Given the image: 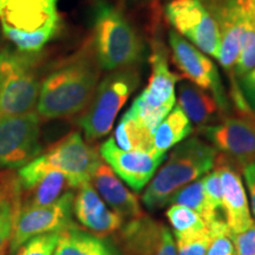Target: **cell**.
<instances>
[{
	"label": "cell",
	"instance_id": "6da1fadb",
	"mask_svg": "<svg viewBox=\"0 0 255 255\" xmlns=\"http://www.w3.org/2000/svg\"><path fill=\"white\" fill-rule=\"evenodd\" d=\"M101 69L94 46L89 43L44 79L36 113L45 120L64 119L81 113L97 88Z\"/></svg>",
	"mask_w": 255,
	"mask_h": 255
},
{
	"label": "cell",
	"instance_id": "7a4b0ae2",
	"mask_svg": "<svg viewBox=\"0 0 255 255\" xmlns=\"http://www.w3.org/2000/svg\"><path fill=\"white\" fill-rule=\"evenodd\" d=\"M218 151L199 137L184 139L171 151L164 164L146 186L142 202L149 210H157L169 205L170 197L209 173L215 165Z\"/></svg>",
	"mask_w": 255,
	"mask_h": 255
},
{
	"label": "cell",
	"instance_id": "3957f363",
	"mask_svg": "<svg viewBox=\"0 0 255 255\" xmlns=\"http://www.w3.org/2000/svg\"><path fill=\"white\" fill-rule=\"evenodd\" d=\"M94 46L101 68L108 71L138 66L144 44L129 19L108 2H98L94 13Z\"/></svg>",
	"mask_w": 255,
	"mask_h": 255
},
{
	"label": "cell",
	"instance_id": "277c9868",
	"mask_svg": "<svg viewBox=\"0 0 255 255\" xmlns=\"http://www.w3.org/2000/svg\"><path fill=\"white\" fill-rule=\"evenodd\" d=\"M101 161L100 154L85 143L81 133L71 132L19 169L18 177L23 191H27L49 169H56L65 175L70 188L78 189L91 182L95 168Z\"/></svg>",
	"mask_w": 255,
	"mask_h": 255
},
{
	"label": "cell",
	"instance_id": "5b68a950",
	"mask_svg": "<svg viewBox=\"0 0 255 255\" xmlns=\"http://www.w3.org/2000/svg\"><path fill=\"white\" fill-rule=\"evenodd\" d=\"M0 20L19 50L36 53L58 31L57 0H0Z\"/></svg>",
	"mask_w": 255,
	"mask_h": 255
},
{
	"label": "cell",
	"instance_id": "8992f818",
	"mask_svg": "<svg viewBox=\"0 0 255 255\" xmlns=\"http://www.w3.org/2000/svg\"><path fill=\"white\" fill-rule=\"evenodd\" d=\"M141 81L138 66L110 71L97 85L78 123L89 142L111 131L117 115Z\"/></svg>",
	"mask_w": 255,
	"mask_h": 255
},
{
	"label": "cell",
	"instance_id": "52a82bcc",
	"mask_svg": "<svg viewBox=\"0 0 255 255\" xmlns=\"http://www.w3.org/2000/svg\"><path fill=\"white\" fill-rule=\"evenodd\" d=\"M34 56L7 49L0 52V117L24 115L36 109L40 82Z\"/></svg>",
	"mask_w": 255,
	"mask_h": 255
},
{
	"label": "cell",
	"instance_id": "ba28073f",
	"mask_svg": "<svg viewBox=\"0 0 255 255\" xmlns=\"http://www.w3.org/2000/svg\"><path fill=\"white\" fill-rule=\"evenodd\" d=\"M150 63L151 76L148 84L135 98L128 113L154 133L156 127L175 107V89L181 78L169 68L167 50L159 41H155L152 46Z\"/></svg>",
	"mask_w": 255,
	"mask_h": 255
},
{
	"label": "cell",
	"instance_id": "9c48e42d",
	"mask_svg": "<svg viewBox=\"0 0 255 255\" xmlns=\"http://www.w3.org/2000/svg\"><path fill=\"white\" fill-rule=\"evenodd\" d=\"M218 25L220 51L218 60L231 78V96L233 103H241L244 96L233 77L235 62L241 46L242 34L247 23L245 0H200ZM235 103V104H237Z\"/></svg>",
	"mask_w": 255,
	"mask_h": 255
},
{
	"label": "cell",
	"instance_id": "30bf717a",
	"mask_svg": "<svg viewBox=\"0 0 255 255\" xmlns=\"http://www.w3.org/2000/svg\"><path fill=\"white\" fill-rule=\"evenodd\" d=\"M199 132L238 169L255 162V114L226 116L215 124L199 127Z\"/></svg>",
	"mask_w": 255,
	"mask_h": 255
},
{
	"label": "cell",
	"instance_id": "8fae6325",
	"mask_svg": "<svg viewBox=\"0 0 255 255\" xmlns=\"http://www.w3.org/2000/svg\"><path fill=\"white\" fill-rule=\"evenodd\" d=\"M40 117L36 111L0 117V168H21L40 155Z\"/></svg>",
	"mask_w": 255,
	"mask_h": 255
},
{
	"label": "cell",
	"instance_id": "7c38bea8",
	"mask_svg": "<svg viewBox=\"0 0 255 255\" xmlns=\"http://www.w3.org/2000/svg\"><path fill=\"white\" fill-rule=\"evenodd\" d=\"M73 199L71 191H65L55 202L40 207H23L15 221L9 240V253L14 255L25 242L38 235L62 232L75 223L72 221Z\"/></svg>",
	"mask_w": 255,
	"mask_h": 255
},
{
	"label": "cell",
	"instance_id": "4fadbf2b",
	"mask_svg": "<svg viewBox=\"0 0 255 255\" xmlns=\"http://www.w3.org/2000/svg\"><path fill=\"white\" fill-rule=\"evenodd\" d=\"M165 15L175 32L213 58H219L220 34L218 25L200 0H171Z\"/></svg>",
	"mask_w": 255,
	"mask_h": 255
},
{
	"label": "cell",
	"instance_id": "5bb4252c",
	"mask_svg": "<svg viewBox=\"0 0 255 255\" xmlns=\"http://www.w3.org/2000/svg\"><path fill=\"white\" fill-rule=\"evenodd\" d=\"M171 57L184 78L212 94L216 103L226 115L231 109L228 96L223 88L218 68L202 51L175 31L169 32Z\"/></svg>",
	"mask_w": 255,
	"mask_h": 255
},
{
	"label": "cell",
	"instance_id": "9a60e30c",
	"mask_svg": "<svg viewBox=\"0 0 255 255\" xmlns=\"http://www.w3.org/2000/svg\"><path fill=\"white\" fill-rule=\"evenodd\" d=\"M100 156L123 182L137 193L148 186L157 168L165 159L164 152L156 150H123L116 144L114 137L102 143Z\"/></svg>",
	"mask_w": 255,
	"mask_h": 255
},
{
	"label": "cell",
	"instance_id": "2e32d148",
	"mask_svg": "<svg viewBox=\"0 0 255 255\" xmlns=\"http://www.w3.org/2000/svg\"><path fill=\"white\" fill-rule=\"evenodd\" d=\"M119 232L124 255H177L173 233L145 215L129 220Z\"/></svg>",
	"mask_w": 255,
	"mask_h": 255
},
{
	"label": "cell",
	"instance_id": "e0dca14e",
	"mask_svg": "<svg viewBox=\"0 0 255 255\" xmlns=\"http://www.w3.org/2000/svg\"><path fill=\"white\" fill-rule=\"evenodd\" d=\"M214 168L218 169L221 177L223 220L232 234L245 232L252 227L255 221L251 215L246 189L239 169L219 152Z\"/></svg>",
	"mask_w": 255,
	"mask_h": 255
},
{
	"label": "cell",
	"instance_id": "ac0fdd59",
	"mask_svg": "<svg viewBox=\"0 0 255 255\" xmlns=\"http://www.w3.org/2000/svg\"><path fill=\"white\" fill-rule=\"evenodd\" d=\"M73 213L83 227L103 239L119 232L123 226L122 216L105 206L91 182L78 188L73 199Z\"/></svg>",
	"mask_w": 255,
	"mask_h": 255
},
{
	"label": "cell",
	"instance_id": "d6986e66",
	"mask_svg": "<svg viewBox=\"0 0 255 255\" xmlns=\"http://www.w3.org/2000/svg\"><path fill=\"white\" fill-rule=\"evenodd\" d=\"M91 183L102 200L123 219L132 220L144 215L138 197L124 186L122 180L104 161L95 168Z\"/></svg>",
	"mask_w": 255,
	"mask_h": 255
},
{
	"label": "cell",
	"instance_id": "ffe728a7",
	"mask_svg": "<svg viewBox=\"0 0 255 255\" xmlns=\"http://www.w3.org/2000/svg\"><path fill=\"white\" fill-rule=\"evenodd\" d=\"M176 89L178 107L187 115L190 122L195 123L197 127L218 123L223 117L228 116L221 110L212 94L191 82L180 79Z\"/></svg>",
	"mask_w": 255,
	"mask_h": 255
},
{
	"label": "cell",
	"instance_id": "44dd1931",
	"mask_svg": "<svg viewBox=\"0 0 255 255\" xmlns=\"http://www.w3.org/2000/svg\"><path fill=\"white\" fill-rule=\"evenodd\" d=\"M53 255H121L119 250L92 233L72 226L60 232Z\"/></svg>",
	"mask_w": 255,
	"mask_h": 255
},
{
	"label": "cell",
	"instance_id": "7402d4cb",
	"mask_svg": "<svg viewBox=\"0 0 255 255\" xmlns=\"http://www.w3.org/2000/svg\"><path fill=\"white\" fill-rule=\"evenodd\" d=\"M193 132L190 120L180 107H174L163 121L156 127L152 133V144L158 152L167 154L169 149L174 148Z\"/></svg>",
	"mask_w": 255,
	"mask_h": 255
},
{
	"label": "cell",
	"instance_id": "603a6c76",
	"mask_svg": "<svg viewBox=\"0 0 255 255\" xmlns=\"http://www.w3.org/2000/svg\"><path fill=\"white\" fill-rule=\"evenodd\" d=\"M68 187L70 186L65 175L56 169H49L30 190L24 191L26 195H23L21 208L50 205L59 199Z\"/></svg>",
	"mask_w": 255,
	"mask_h": 255
},
{
	"label": "cell",
	"instance_id": "cb8c5ba5",
	"mask_svg": "<svg viewBox=\"0 0 255 255\" xmlns=\"http://www.w3.org/2000/svg\"><path fill=\"white\" fill-rule=\"evenodd\" d=\"M114 139L123 150L152 151V132L127 111L115 130Z\"/></svg>",
	"mask_w": 255,
	"mask_h": 255
},
{
	"label": "cell",
	"instance_id": "d4e9b609",
	"mask_svg": "<svg viewBox=\"0 0 255 255\" xmlns=\"http://www.w3.org/2000/svg\"><path fill=\"white\" fill-rule=\"evenodd\" d=\"M169 205H181L193 209L205 220L207 226L215 220L223 219L220 216V213L215 212L207 201L202 177L197 178L177 190L169 200Z\"/></svg>",
	"mask_w": 255,
	"mask_h": 255
},
{
	"label": "cell",
	"instance_id": "484cf974",
	"mask_svg": "<svg viewBox=\"0 0 255 255\" xmlns=\"http://www.w3.org/2000/svg\"><path fill=\"white\" fill-rule=\"evenodd\" d=\"M247 11V9H246ZM255 68V26L248 17L247 13V23L245 26L244 34H242L241 46L239 51V56L235 62L234 70H233V77L235 83L239 79L244 77L246 73L252 71ZM239 84V83H238Z\"/></svg>",
	"mask_w": 255,
	"mask_h": 255
},
{
	"label": "cell",
	"instance_id": "4316f807",
	"mask_svg": "<svg viewBox=\"0 0 255 255\" xmlns=\"http://www.w3.org/2000/svg\"><path fill=\"white\" fill-rule=\"evenodd\" d=\"M167 220L173 227V234L201 231L208 227L201 216L193 209L181 205H170L165 210Z\"/></svg>",
	"mask_w": 255,
	"mask_h": 255
},
{
	"label": "cell",
	"instance_id": "83f0119b",
	"mask_svg": "<svg viewBox=\"0 0 255 255\" xmlns=\"http://www.w3.org/2000/svg\"><path fill=\"white\" fill-rule=\"evenodd\" d=\"M209 244L206 255H234L232 233L223 219H218L208 225Z\"/></svg>",
	"mask_w": 255,
	"mask_h": 255
},
{
	"label": "cell",
	"instance_id": "f1b7e54d",
	"mask_svg": "<svg viewBox=\"0 0 255 255\" xmlns=\"http://www.w3.org/2000/svg\"><path fill=\"white\" fill-rule=\"evenodd\" d=\"M173 235L177 255H206L209 244L208 227L201 231Z\"/></svg>",
	"mask_w": 255,
	"mask_h": 255
},
{
	"label": "cell",
	"instance_id": "f546056e",
	"mask_svg": "<svg viewBox=\"0 0 255 255\" xmlns=\"http://www.w3.org/2000/svg\"><path fill=\"white\" fill-rule=\"evenodd\" d=\"M0 205H8L20 213L23 206V188L18 174L12 171L0 173Z\"/></svg>",
	"mask_w": 255,
	"mask_h": 255
},
{
	"label": "cell",
	"instance_id": "4dcf8cb0",
	"mask_svg": "<svg viewBox=\"0 0 255 255\" xmlns=\"http://www.w3.org/2000/svg\"><path fill=\"white\" fill-rule=\"evenodd\" d=\"M59 235L60 232H55L32 238L14 255H53Z\"/></svg>",
	"mask_w": 255,
	"mask_h": 255
},
{
	"label": "cell",
	"instance_id": "1f68e13d",
	"mask_svg": "<svg viewBox=\"0 0 255 255\" xmlns=\"http://www.w3.org/2000/svg\"><path fill=\"white\" fill-rule=\"evenodd\" d=\"M203 189L207 197V201L215 212L220 213L222 203V189H221V177L218 169L213 168V171H209L202 176Z\"/></svg>",
	"mask_w": 255,
	"mask_h": 255
},
{
	"label": "cell",
	"instance_id": "d6a6232c",
	"mask_svg": "<svg viewBox=\"0 0 255 255\" xmlns=\"http://www.w3.org/2000/svg\"><path fill=\"white\" fill-rule=\"evenodd\" d=\"M19 212L8 205H0V251L8 247Z\"/></svg>",
	"mask_w": 255,
	"mask_h": 255
},
{
	"label": "cell",
	"instance_id": "836d02e7",
	"mask_svg": "<svg viewBox=\"0 0 255 255\" xmlns=\"http://www.w3.org/2000/svg\"><path fill=\"white\" fill-rule=\"evenodd\" d=\"M234 255H255V223L245 232L232 234Z\"/></svg>",
	"mask_w": 255,
	"mask_h": 255
},
{
	"label": "cell",
	"instance_id": "e575fe53",
	"mask_svg": "<svg viewBox=\"0 0 255 255\" xmlns=\"http://www.w3.org/2000/svg\"><path fill=\"white\" fill-rule=\"evenodd\" d=\"M241 94L252 111H255V68L238 81Z\"/></svg>",
	"mask_w": 255,
	"mask_h": 255
},
{
	"label": "cell",
	"instance_id": "d590c367",
	"mask_svg": "<svg viewBox=\"0 0 255 255\" xmlns=\"http://www.w3.org/2000/svg\"><path fill=\"white\" fill-rule=\"evenodd\" d=\"M242 174H244L245 181H246L251 199V208L255 218V162L242 168Z\"/></svg>",
	"mask_w": 255,
	"mask_h": 255
},
{
	"label": "cell",
	"instance_id": "8d00e7d4",
	"mask_svg": "<svg viewBox=\"0 0 255 255\" xmlns=\"http://www.w3.org/2000/svg\"><path fill=\"white\" fill-rule=\"evenodd\" d=\"M245 4H246L248 17L255 26V0H245Z\"/></svg>",
	"mask_w": 255,
	"mask_h": 255
},
{
	"label": "cell",
	"instance_id": "74e56055",
	"mask_svg": "<svg viewBox=\"0 0 255 255\" xmlns=\"http://www.w3.org/2000/svg\"><path fill=\"white\" fill-rule=\"evenodd\" d=\"M7 250H8V247H6V248H4V250L0 251V255H6V253H7Z\"/></svg>",
	"mask_w": 255,
	"mask_h": 255
}]
</instances>
